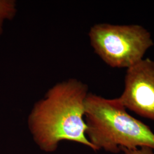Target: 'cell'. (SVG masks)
I'll list each match as a JSON object with an SVG mask.
<instances>
[{"instance_id":"obj_5","label":"cell","mask_w":154,"mask_h":154,"mask_svg":"<svg viewBox=\"0 0 154 154\" xmlns=\"http://www.w3.org/2000/svg\"><path fill=\"white\" fill-rule=\"evenodd\" d=\"M17 12L14 0H0V35L2 34L4 25L6 21L13 20Z\"/></svg>"},{"instance_id":"obj_2","label":"cell","mask_w":154,"mask_h":154,"mask_svg":"<svg viewBox=\"0 0 154 154\" xmlns=\"http://www.w3.org/2000/svg\"><path fill=\"white\" fill-rule=\"evenodd\" d=\"M86 137L94 151L118 154L121 149L149 147L154 151V133L130 116L119 98H106L89 93L85 104Z\"/></svg>"},{"instance_id":"obj_6","label":"cell","mask_w":154,"mask_h":154,"mask_svg":"<svg viewBox=\"0 0 154 154\" xmlns=\"http://www.w3.org/2000/svg\"><path fill=\"white\" fill-rule=\"evenodd\" d=\"M123 154H154V151L149 147H141L134 149H121Z\"/></svg>"},{"instance_id":"obj_4","label":"cell","mask_w":154,"mask_h":154,"mask_svg":"<svg viewBox=\"0 0 154 154\" xmlns=\"http://www.w3.org/2000/svg\"><path fill=\"white\" fill-rule=\"evenodd\" d=\"M126 109L154 121V61L143 58L127 69L119 97Z\"/></svg>"},{"instance_id":"obj_3","label":"cell","mask_w":154,"mask_h":154,"mask_svg":"<svg viewBox=\"0 0 154 154\" xmlns=\"http://www.w3.org/2000/svg\"><path fill=\"white\" fill-rule=\"evenodd\" d=\"M94 52L107 65L128 69L144 58L153 45L151 33L139 25H94L88 32Z\"/></svg>"},{"instance_id":"obj_1","label":"cell","mask_w":154,"mask_h":154,"mask_svg":"<svg viewBox=\"0 0 154 154\" xmlns=\"http://www.w3.org/2000/svg\"><path fill=\"white\" fill-rule=\"evenodd\" d=\"M88 93L86 83L70 78L54 85L35 103L28 125L41 149L51 152L61 141L69 140L93 149L86 137L85 121V104Z\"/></svg>"}]
</instances>
